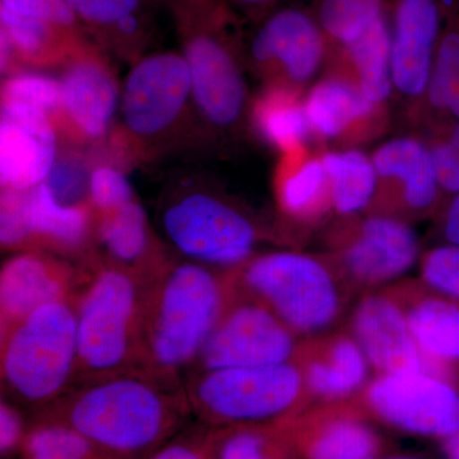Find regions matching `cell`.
Returning <instances> with one entry per match:
<instances>
[{"mask_svg":"<svg viewBox=\"0 0 459 459\" xmlns=\"http://www.w3.org/2000/svg\"><path fill=\"white\" fill-rule=\"evenodd\" d=\"M304 107L310 128L323 138L343 135L377 110V105L365 98L358 84L336 77L316 83Z\"/></svg>","mask_w":459,"mask_h":459,"instance_id":"25","label":"cell"},{"mask_svg":"<svg viewBox=\"0 0 459 459\" xmlns=\"http://www.w3.org/2000/svg\"><path fill=\"white\" fill-rule=\"evenodd\" d=\"M189 411L214 424H255L282 418L307 397L295 361L270 367L190 373L184 382Z\"/></svg>","mask_w":459,"mask_h":459,"instance_id":"9","label":"cell"},{"mask_svg":"<svg viewBox=\"0 0 459 459\" xmlns=\"http://www.w3.org/2000/svg\"><path fill=\"white\" fill-rule=\"evenodd\" d=\"M365 402L388 424L446 440L459 431V385L434 374H379L365 386Z\"/></svg>","mask_w":459,"mask_h":459,"instance_id":"12","label":"cell"},{"mask_svg":"<svg viewBox=\"0 0 459 459\" xmlns=\"http://www.w3.org/2000/svg\"><path fill=\"white\" fill-rule=\"evenodd\" d=\"M74 298L39 307L0 333V377L8 400L50 406L75 382Z\"/></svg>","mask_w":459,"mask_h":459,"instance_id":"8","label":"cell"},{"mask_svg":"<svg viewBox=\"0 0 459 459\" xmlns=\"http://www.w3.org/2000/svg\"><path fill=\"white\" fill-rule=\"evenodd\" d=\"M84 274L86 265L41 250L8 256L0 272V333L44 305L74 298Z\"/></svg>","mask_w":459,"mask_h":459,"instance_id":"16","label":"cell"},{"mask_svg":"<svg viewBox=\"0 0 459 459\" xmlns=\"http://www.w3.org/2000/svg\"><path fill=\"white\" fill-rule=\"evenodd\" d=\"M60 135L42 111L2 102L0 181L2 189L26 192L45 183L59 160Z\"/></svg>","mask_w":459,"mask_h":459,"instance_id":"17","label":"cell"},{"mask_svg":"<svg viewBox=\"0 0 459 459\" xmlns=\"http://www.w3.org/2000/svg\"><path fill=\"white\" fill-rule=\"evenodd\" d=\"M449 110H451V113L459 120V92L457 93V96H455V100H453Z\"/></svg>","mask_w":459,"mask_h":459,"instance_id":"45","label":"cell"},{"mask_svg":"<svg viewBox=\"0 0 459 459\" xmlns=\"http://www.w3.org/2000/svg\"><path fill=\"white\" fill-rule=\"evenodd\" d=\"M443 451L446 453V459H459V431L444 440Z\"/></svg>","mask_w":459,"mask_h":459,"instance_id":"43","label":"cell"},{"mask_svg":"<svg viewBox=\"0 0 459 459\" xmlns=\"http://www.w3.org/2000/svg\"><path fill=\"white\" fill-rule=\"evenodd\" d=\"M377 449V435L367 424L340 416L319 428L307 455L309 459H371Z\"/></svg>","mask_w":459,"mask_h":459,"instance_id":"30","label":"cell"},{"mask_svg":"<svg viewBox=\"0 0 459 459\" xmlns=\"http://www.w3.org/2000/svg\"><path fill=\"white\" fill-rule=\"evenodd\" d=\"M50 407L48 421L74 429L100 451L114 455L152 448L189 411L184 386L141 369L78 383Z\"/></svg>","mask_w":459,"mask_h":459,"instance_id":"2","label":"cell"},{"mask_svg":"<svg viewBox=\"0 0 459 459\" xmlns=\"http://www.w3.org/2000/svg\"><path fill=\"white\" fill-rule=\"evenodd\" d=\"M385 0H318L316 20L329 45L349 44L385 13Z\"/></svg>","mask_w":459,"mask_h":459,"instance_id":"31","label":"cell"},{"mask_svg":"<svg viewBox=\"0 0 459 459\" xmlns=\"http://www.w3.org/2000/svg\"><path fill=\"white\" fill-rule=\"evenodd\" d=\"M150 459H208L201 449L186 443H172L156 452Z\"/></svg>","mask_w":459,"mask_h":459,"instance_id":"41","label":"cell"},{"mask_svg":"<svg viewBox=\"0 0 459 459\" xmlns=\"http://www.w3.org/2000/svg\"><path fill=\"white\" fill-rule=\"evenodd\" d=\"M95 216V258L100 261L148 281L171 258L138 199Z\"/></svg>","mask_w":459,"mask_h":459,"instance_id":"20","label":"cell"},{"mask_svg":"<svg viewBox=\"0 0 459 459\" xmlns=\"http://www.w3.org/2000/svg\"><path fill=\"white\" fill-rule=\"evenodd\" d=\"M377 177L401 181L403 201L413 211H425L437 201L440 186L431 148L412 137L395 138L373 155Z\"/></svg>","mask_w":459,"mask_h":459,"instance_id":"24","label":"cell"},{"mask_svg":"<svg viewBox=\"0 0 459 459\" xmlns=\"http://www.w3.org/2000/svg\"><path fill=\"white\" fill-rule=\"evenodd\" d=\"M277 202L281 213L295 222H312L332 207L331 189L322 157H307L280 175Z\"/></svg>","mask_w":459,"mask_h":459,"instance_id":"28","label":"cell"},{"mask_svg":"<svg viewBox=\"0 0 459 459\" xmlns=\"http://www.w3.org/2000/svg\"><path fill=\"white\" fill-rule=\"evenodd\" d=\"M181 50L190 74L199 134H222L243 122L249 104L240 56L228 27L231 9L212 4L174 5Z\"/></svg>","mask_w":459,"mask_h":459,"instance_id":"5","label":"cell"},{"mask_svg":"<svg viewBox=\"0 0 459 459\" xmlns=\"http://www.w3.org/2000/svg\"><path fill=\"white\" fill-rule=\"evenodd\" d=\"M157 214L165 244L175 255L214 270H237L255 256L262 238L249 213L195 178L169 186Z\"/></svg>","mask_w":459,"mask_h":459,"instance_id":"7","label":"cell"},{"mask_svg":"<svg viewBox=\"0 0 459 459\" xmlns=\"http://www.w3.org/2000/svg\"><path fill=\"white\" fill-rule=\"evenodd\" d=\"M392 31V80L403 95L427 92L440 39L437 0H397Z\"/></svg>","mask_w":459,"mask_h":459,"instance_id":"19","label":"cell"},{"mask_svg":"<svg viewBox=\"0 0 459 459\" xmlns=\"http://www.w3.org/2000/svg\"><path fill=\"white\" fill-rule=\"evenodd\" d=\"M253 122L265 141L287 153H294L313 132L304 102L286 86H268L253 107Z\"/></svg>","mask_w":459,"mask_h":459,"instance_id":"27","label":"cell"},{"mask_svg":"<svg viewBox=\"0 0 459 459\" xmlns=\"http://www.w3.org/2000/svg\"><path fill=\"white\" fill-rule=\"evenodd\" d=\"M351 336L379 374H434L458 383L459 367L429 358L411 331L406 310L391 290L364 296L351 316Z\"/></svg>","mask_w":459,"mask_h":459,"instance_id":"13","label":"cell"},{"mask_svg":"<svg viewBox=\"0 0 459 459\" xmlns=\"http://www.w3.org/2000/svg\"><path fill=\"white\" fill-rule=\"evenodd\" d=\"M404 307L411 331L429 358L459 367V303L425 285L391 290Z\"/></svg>","mask_w":459,"mask_h":459,"instance_id":"23","label":"cell"},{"mask_svg":"<svg viewBox=\"0 0 459 459\" xmlns=\"http://www.w3.org/2000/svg\"><path fill=\"white\" fill-rule=\"evenodd\" d=\"M371 459H424L416 457H386V458H371Z\"/></svg>","mask_w":459,"mask_h":459,"instance_id":"46","label":"cell"},{"mask_svg":"<svg viewBox=\"0 0 459 459\" xmlns=\"http://www.w3.org/2000/svg\"><path fill=\"white\" fill-rule=\"evenodd\" d=\"M151 2H152V0H151ZM170 2L172 3V2H174V0H170Z\"/></svg>","mask_w":459,"mask_h":459,"instance_id":"47","label":"cell"},{"mask_svg":"<svg viewBox=\"0 0 459 459\" xmlns=\"http://www.w3.org/2000/svg\"><path fill=\"white\" fill-rule=\"evenodd\" d=\"M0 11L44 23L74 38H89L66 0H0Z\"/></svg>","mask_w":459,"mask_h":459,"instance_id":"35","label":"cell"},{"mask_svg":"<svg viewBox=\"0 0 459 459\" xmlns=\"http://www.w3.org/2000/svg\"><path fill=\"white\" fill-rule=\"evenodd\" d=\"M91 40L135 62L147 41L151 0H66Z\"/></svg>","mask_w":459,"mask_h":459,"instance_id":"22","label":"cell"},{"mask_svg":"<svg viewBox=\"0 0 459 459\" xmlns=\"http://www.w3.org/2000/svg\"><path fill=\"white\" fill-rule=\"evenodd\" d=\"M89 199L95 214L117 210L137 199L126 172L117 165L100 164L91 168Z\"/></svg>","mask_w":459,"mask_h":459,"instance_id":"34","label":"cell"},{"mask_svg":"<svg viewBox=\"0 0 459 459\" xmlns=\"http://www.w3.org/2000/svg\"><path fill=\"white\" fill-rule=\"evenodd\" d=\"M279 0H225L230 9L240 12L249 18H264Z\"/></svg>","mask_w":459,"mask_h":459,"instance_id":"40","label":"cell"},{"mask_svg":"<svg viewBox=\"0 0 459 459\" xmlns=\"http://www.w3.org/2000/svg\"><path fill=\"white\" fill-rule=\"evenodd\" d=\"M2 102L26 105L42 111L56 126L62 104L59 77L41 69H20L3 77Z\"/></svg>","mask_w":459,"mask_h":459,"instance_id":"32","label":"cell"},{"mask_svg":"<svg viewBox=\"0 0 459 459\" xmlns=\"http://www.w3.org/2000/svg\"><path fill=\"white\" fill-rule=\"evenodd\" d=\"M329 42L312 14L298 8L272 12L263 18L249 45V60L268 86L309 82L325 59Z\"/></svg>","mask_w":459,"mask_h":459,"instance_id":"14","label":"cell"},{"mask_svg":"<svg viewBox=\"0 0 459 459\" xmlns=\"http://www.w3.org/2000/svg\"><path fill=\"white\" fill-rule=\"evenodd\" d=\"M234 296L230 272L172 255L144 287L138 369L184 386Z\"/></svg>","mask_w":459,"mask_h":459,"instance_id":"1","label":"cell"},{"mask_svg":"<svg viewBox=\"0 0 459 459\" xmlns=\"http://www.w3.org/2000/svg\"><path fill=\"white\" fill-rule=\"evenodd\" d=\"M294 361L310 397L342 401L365 388L370 364L351 334H318L301 340Z\"/></svg>","mask_w":459,"mask_h":459,"instance_id":"21","label":"cell"},{"mask_svg":"<svg viewBox=\"0 0 459 459\" xmlns=\"http://www.w3.org/2000/svg\"><path fill=\"white\" fill-rule=\"evenodd\" d=\"M221 0H174L172 2V7L177 4H180V3H192V4H211V3H219Z\"/></svg>","mask_w":459,"mask_h":459,"instance_id":"44","label":"cell"},{"mask_svg":"<svg viewBox=\"0 0 459 459\" xmlns=\"http://www.w3.org/2000/svg\"><path fill=\"white\" fill-rule=\"evenodd\" d=\"M60 140L74 146H98L113 134L119 115L122 83L107 51L87 40L59 68Z\"/></svg>","mask_w":459,"mask_h":459,"instance_id":"10","label":"cell"},{"mask_svg":"<svg viewBox=\"0 0 459 459\" xmlns=\"http://www.w3.org/2000/svg\"><path fill=\"white\" fill-rule=\"evenodd\" d=\"M26 250L81 263L95 256V212L90 204H65L42 183L23 193Z\"/></svg>","mask_w":459,"mask_h":459,"instance_id":"18","label":"cell"},{"mask_svg":"<svg viewBox=\"0 0 459 459\" xmlns=\"http://www.w3.org/2000/svg\"><path fill=\"white\" fill-rule=\"evenodd\" d=\"M328 175L332 208L341 214L360 212L377 193V172L373 160L360 151L328 152L322 156Z\"/></svg>","mask_w":459,"mask_h":459,"instance_id":"29","label":"cell"},{"mask_svg":"<svg viewBox=\"0 0 459 459\" xmlns=\"http://www.w3.org/2000/svg\"><path fill=\"white\" fill-rule=\"evenodd\" d=\"M299 338L267 307L235 292L190 373L294 361Z\"/></svg>","mask_w":459,"mask_h":459,"instance_id":"11","label":"cell"},{"mask_svg":"<svg viewBox=\"0 0 459 459\" xmlns=\"http://www.w3.org/2000/svg\"><path fill=\"white\" fill-rule=\"evenodd\" d=\"M217 459H281L270 437L253 428H238L217 437Z\"/></svg>","mask_w":459,"mask_h":459,"instance_id":"37","label":"cell"},{"mask_svg":"<svg viewBox=\"0 0 459 459\" xmlns=\"http://www.w3.org/2000/svg\"><path fill=\"white\" fill-rule=\"evenodd\" d=\"M440 188L459 193V123L446 141L431 148Z\"/></svg>","mask_w":459,"mask_h":459,"instance_id":"38","label":"cell"},{"mask_svg":"<svg viewBox=\"0 0 459 459\" xmlns=\"http://www.w3.org/2000/svg\"><path fill=\"white\" fill-rule=\"evenodd\" d=\"M459 92V29L449 26L440 33L428 84V98L435 108H451Z\"/></svg>","mask_w":459,"mask_h":459,"instance_id":"33","label":"cell"},{"mask_svg":"<svg viewBox=\"0 0 459 459\" xmlns=\"http://www.w3.org/2000/svg\"><path fill=\"white\" fill-rule=\"evenodd\" d=\"M419 253L418 235L409 223L371 216L344 238L334 267L350 289H376L406 273Z\"/></svg>","mask_w":459,"mask_h":459,"instance_id":"15","label":"cell"},{"mask_svg":"<svg viewBox=\"0 0 459 459\" xmlns=\"http://www.w3.org/2000/svg\"><path fill=\"white\" fill-rule=\"evenodd\" d=\"M74 296L77 322L74 385L140 368L147 281L93 256Z\"/></svg>","mask_w":459,"mask_h":459,"instance_id":"4","label":"cell"},{"mask_svg":"<svg viewBox=\"0 0 459 459\" xmlns=\"http://www.w3.org/2000/svg\"><path fill=\"white\" fill-rule=\"evenodd\" d=\"M230 276L237 294L267 307L303 340L336 325L350 289L336 267L298 252L252 256Z\"/></svg>","mask_w":459,"mask_h":459,"instance_id":"6","label":"cell"},{"mask_svg":"<svg viewBox=\"0 0 459 459\" xmlns=\"http://www.w3.org/2000/svg\"><path fill=\"white\" fill-rule=\"evenodd\" d=\"M188 65L178 51L143 54L122 82L111 138L129 161H146L198 137Z\"/></svg>","mask_w":459,"mask_h":459,"instance_id":"3","label":"cell"},{"mask_svg":"<svg viewBox=\"0 0 459 459\" xmlns=\"http://www.w3.org/2000/svg\"><path fill=\"white\" fill-rule=\"evenodd\" d=\"M340 48L351 63L355 83L365 98L377 107L386 101L394 87L392 31L386 12L359 38Z\"/></svg>","mask_w":459,"mask_h":459,"instance_id":"26","label":"cell"},{"mask_svg":"<svg viewBox=\"0 0 459 459\" xmlns=\"http://www.w3.org/2000/svg\"><path fill=\"white\" fill-rule=\"evenodd\" d=\"M21 437H22V419L9 400H3L0 404V449L2 452H11L20 443Z\"/></svg>","mask_w":459,"mask_h":459,"instance_id":"39","label":"cell"},{"mask_svg":"<svg viewBox=\"0 0 459 459\" xmlns=\"http://www.w3.org/2000/svg\"><path fill=\"white\" fill-rule=\"evenodd\" d=\"M443 231L449 244L459 246V193L446 211Z\"/></svg>","mask_w":459,"mask_h":459,"instance_id":"42","label":"cell"},{"mask_svg":"<svg viewBox=\"0 0 459 459\" xmlns=\"http://www.w3.org/2000/svg\"><path fill=\"white\" fill-rule=\"evenodd\" d=\"M422 285L435 294L459 303V246L434 247L420 263Z\"/></svg>","mask_w":459,"mask_h":459,"instance_id":"36","label":"cell"}]
</instances>
